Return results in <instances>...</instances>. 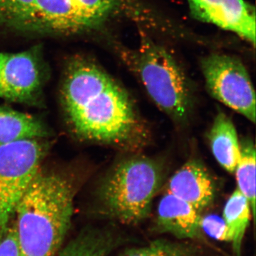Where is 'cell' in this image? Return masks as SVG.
Returning a JSON list of instances; mask_svg holds the SVG:
<instances>
[{
  "label": "cell",
  "instance_id": "6da1fadb",
  "mask_svg": "<svg viewBox=\"0 0 256 256\" xmlns=\"http://www.w3.org/2000/svg\"><path fill=\"white\" fill-rule=\"evenodd\" d=\"M62 100L70 126L84 139L126 148L143 139L144 128L127 92L89 60L78 58L68 66Z\"/></svg>",
  "mask_w": 256,
  "mask_h": 256
},
{
  "label": "cell",
  "instance_id": "7a4b0ae2",
  "mask_svg": "<svg viewBox=\"0 0 256 256\" xmlns=\"http://www.w3.org/2000/svg\"><path fill=\"white\" fill-rule=\"evenodd\" d=\"M74 194L66 178L38 172L14 214L24 256H57L72 224Z\"/></svg>",
  "mask_w": 256,
  "mask_h": 256
},
{
  "label": "cell",
  "instance_id": "3957f363",
  "mask_svg": "<svg viewBox=\"0 0 256 256\" xmlns=\"http://www.w3.org/2000/svg\"><path fill=\"white\" fill-rule=\"evenodd\" d=\"M127 0H0V33L70 36L92 32Z\"/></svg>",
  "mask_w": 256,
  "mask_h": 256
},
{
  "label": "cell",
  "instance_id": "277c9868",
  "mask_svg": "<svg viewBox=\"0 0 256 256\" xmlns=\"http://www.w3.org/2000/svg\"><path fill=\"white\" fill-rule=\"evenodd\" d=\"M164 171L159 162L134 156L120 162L100 190L108 214L126 225H138L149 217L152 202L162 186Z\"/></svg>",
  "mask_w": 256,
  "mask_h": 256
},
{
  "label": "cell",
  "instance_id": "5b68a950",
  "mask_svg": "<svg viewBox=\"0 0 256 256\" xmlns=\"http://www.w3.org/2000/svg\"><path fill=\"white\" fill-rule=\"evenodd\" d=\"M130 60L131 68L160 110L176 122L188 120L193 104L191 87L186 74L171 54L142 35Z\"/></svg>",
  "mask_w": 256,
  "mask_h": 256
},
{
  "label": "cell",
  "instance_id": "8992f818",
  "mask_svg": "<svg viewBox=\"0 0 256 256\" xmlns=\"http://www.w3.org/2000/svg\"><path fill=\"white\" fill-rule=\"evenodd\" d=\"M44 154L38 140L0 146V238L12 222L18 203L40 171Z\"/></svg>",
  "mask_w": 256,
  "mask_h": 256
},
{
  "label": "cell",
  "instance_id": "52a82bcc",
  "mask_svg": "<svg viewBox=\"0 0 256 256\" xmlns=\"http://www.w3.org/2000/svg\"><path fill=\"white\" fill-rule=\"evenodd\" d=\"M201 68L210 96L255 124V90L242 60L232 56L212 54L202 60Z\"/></svg>",
  "mask_w": 256,
  "mask_h": 256
},
{
  "label": "cell",
  "instance_id": "ba28073f",
  "mask_svg": "<svg viewBox=\"0 0 256 256\" xmlns=\"http://www.w3.org/2000/svg\"><path fill=\"white\" fill-rule=\"evenodd\" d=\"M42 62L38 52L0 54V98L28 102L40 92Z\"/></svg>",
  "mask_w": 256,
  "mask_h": 256
},
{
  "label": "cell",
  "instance_id": "9c48e42d",
  "mask_svg": "<svg viewBox=\"0 0 256 256\" xmlns=\"http://www.w3.org/2000/svg\"><path fill=\"white\" fill-rule=\"evenodd\" d=\"M194 18L256 45V9L245 0H188Z\"/></svg>",
  "mask_w": 256,
  "mask_h": 256
},
{
  "label": "cell",
  "instance_id": "30bf717a",
  "mask_svg": "<svg viewBox=\"0 0 256 256\" xmlns=\"http://www.w3.org/2000/svg\"><path fill=\"white\" fill-rule=\"evenodd\" d=\"M166 193L188 202L202 212L214 200L216 186L203 164L190 160L170 178Z\"/></svg>",
  "mask_w": 256,
  "mask_h": 256
},
{
  "label": "cell",
  "instance_id": "8fae6325",
  "mask_svg": "<svg viewBox=\"0 0 256 256\" xmlns=\"http://www.w3.org/2000/svg\"><path fill=\"white\" fill-rule=\"evenodd\" d=\"M201 212L188 202L166 193L158 208L156 229L160 233L170 234L178 239H202Z\"/></svg>",
  "mask_w": 256,
  "mask_h": 256
},
{
  "label": "cell",
  "instance_id": "7c38bea8",
  "mask_svg": "<svg viewBox=\"0 0 256 256\" xmlns=\"http://www.w3.org/2000/svg\"><path fill=\"white\" fill-rule=\"evenodd\" d=\"M216 160L226 171L234 174L240 156V142L232 120L223 112L217 114L208 136Z\"/></svg>",
  "mask_w": 256,
  "mask_h": 256
},
{
  "label": "cell",
  "instance_id": "4fadbf2b",
  "mask_svg": "<svg viewBox=\"0 0 256 256\" xmlns=\"http://www.w3.org/2000/svg\"><path fill=\"white\" fill-rule=\"evenodd\" d=\"M46 134L45 126L33 116L0 107V146L25 140H38Z\"/></svg>",
  "mask_w": 256,
  "mask_h": 256
},
{
  "label": "cell",
  "instance_id": "5bb4252c",
  "mask_svg": "<svg viewBox=\"0 0 256 256\" xmlns=\"http://www.w3.org/2000/svg\"><path fill=\"white\" fill-rule=\"evenodd\" d=\"M252 216L250 202L237 188L226 204L223 214V220L236 256H242V242Z\"/></svg>",
  "mask_w": 256,
  "mask_h": 256
},
{
  "label": "cell",
  "instance_id": "9a60e30c",
  "mask_svg": "<svg viewBox=\"0 0 256 256\" xmlns=\"http://www.w3.org/2000/svg\"><path fill=\"white\" fill-rule=\"evenodd\" d=\"M256 146L252 140L240 142V156L235 170L238 190L250 204L252 216L256 215Z\"/></svg>",
  "mask_w": 256,
  "mask_h": 256
},
{
  "label": "cell",
  "instance_id": "2e32d148",
  "mask_svg": "<svg viewBox=\"0 0 256 256\" xmlns=\"http://www.w3.org/2000/svg\"><path fill=\"white\" fill-rule=\"evenodd\" d=\"M116 245L110 234L90 232L70 242L56 256H108Z\"/></svg>",
  "mask_w": 256,
  "mask_h": 256
},
{
  "label": "cell",
  "instance_id": "e0dca14e",
  "mask_svg": "<svg viewBox=\"0 0 256 256\" xmlns=\"http://www.w3.org/2000/svg\"><path fill=\"white\" fill-rule=\"evenodd\" d=\"M120 256H197V254L190 246L158 240L146 246L130 249Z\"/></svg>",
  "mask_w": 256,
  "mask_h": 256
},
{
  "label": "cell",
  "instance_id": "ac0fdd59",
  "mask_svg": "<svg viewBox=\"0 0 256 256\" xmlns=\"http://www.w3.org/2000/svg\"><path fill=\"white\" fill-rule=\"evenodd\" d=\"M202 227L204 233L212 238L220 242H230L228 229L223 218L216 216L202 217Z\"/></svg>",
  "mask_w": 256,
  "mask_h": 256
},
{
  "label": "cell",
  "instance_id": "d6986e66",
  "mask_svg": "<svg viewBox=\"0 0 256 256\" xmlns=\"http://www.w3.org/2000/svg\"><path fill=\"white\" fill-rule=\"evenodd\" d=\"M0 256H24L18 242L14 223L10 224L0 238Z\"/></svg>",
  "mask_w": 256,
  "mask_h": 256
}]
</instances>
